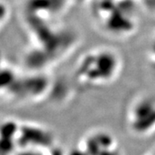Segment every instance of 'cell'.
Listing matches in <instances>:
<instances>
[{"label":"cell","mask_w":155,"mask_h":155,"mask_svg":"<svg viewBox=\"0 0 155 155\" xmlns=\"http://www.w3.org/2000/svg\"><path fill=\"white\" fill-rule=\"evenodd\" d=\"M21 126L16 122L9 120L0 123V137L17 140Z\"/></svg>","instance_id":"cell-1"},{"label":"cell","mask_w":155,"mask_h":155,"mask_svg":"<svg viewBox=\"0 0 155 155\" xmlns=\"http://www.w3.org/2000/svg\"><path fill=\"white\" fill-rule=\"evenodd\" d=\"M17 140L0 137V155H11L16 150Z\"/></svg>","instance_id":"cell-2"},{"label":"cell","mask_w":155,"mask_h":155,"mask_svg":"<svg viewBox=\"0 0 155 155\" xmlns=\"http://www.w3.org/2000/svg\"><path fill=\"white\" fill-rule=\"evenodd\" d=\"M6 15V6L5 3L0 2V23L5 20Z\"/></svg>","instance_id":"cell-3"},{"label":"cell","mask_w":155,"mask_h":155,"mask_svg":"<svg viewBox=\"0 0 155 155\" xmlns=\"http://www.w3.org/2000/svg\"><path fill=\"white\" fill-rule=\"evenodd\" d=\"M147 155H155V148L153 151H151L149 153H147Z\"/></svg>","instance_id":"cell-4"},{"label":"cell","mask_w":155,"mask_h":155,"mask_svg":"<svg viewBox=\"0 0 155 155\" xmlns=\"http://www.w3.org/2000/svg\"><path fill=\"white\" fill-rule=\"evenodd\" d=\"M0 2H3V3H5V0H0Z\"/></svg>","instance_id":"cell-5"}]
</instances>
